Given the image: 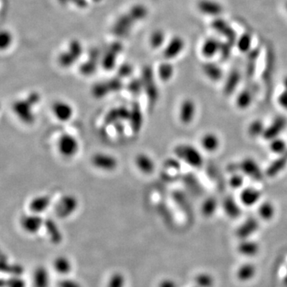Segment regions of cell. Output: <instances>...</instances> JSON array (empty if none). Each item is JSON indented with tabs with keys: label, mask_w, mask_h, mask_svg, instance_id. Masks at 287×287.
I'll return each instance as SVG.
<instances>
[{
	"label": "cell",
	"mask_w": 287,
	"mask_h": 287,
	"mask_svg": "<svg viewBox=\"0 0 287 287\" xmlns=\"http://www.w3.org/2000/svg\"><path fill=\"white\" fill-rule=\"evenodd\" d=\"M185 47L184 39L180 37L173 38L169 44H167L164 51V56L168 60L174 59L181 54Z\"/></svg>",
	"instance_id": "17"
},
{
	"label": "cell",
	"mask_w": 287,
	"mask_h": 287,
	"mask_svg": "<svg viewBox=\"0 0 287 287\" xmlns=\"http://www.w3.org/2000/svg\"><path fill=\"white\" fill-rule=\"evenodd\" d=\"M218 202L214 197H208L203 200L201 205V213L206 218H210L216 214L218 209Z\"/></svg>",
	"instance_id": "31"
},
{
	"label": "cell",
	"mask_w": 287,
	"mask_h": 287,
	"mask_svg": "<svg viewBox=\"0 0 287 287\" xmlns=\"http://www.w3.org/2000/svg\"><path fill=\"white\" fill-rule=\"evenodd\" d=\"M134 164L140 173L145 176L153 175L156 169V163L152 155L146 153H139L135 155Z\"/></svg>",
	"instance_id": "10"
},
{
	"label": "cell",
	"mask_w": 287,
	"mask_h": 287,
	"mask_svg": "<svg viewBox=\"0 0 287 287\" xmlns=\"http://www.w3.org/2000/svg\"><path fill=\"white\" fill-rule=\"evenodd\" d=\"M45 220L41 215L30 213L24 215L20 219V224L24 232L28 235H35L39 233V231L44 227Z\"/></svg>",
	"instance_id": "8"
},
{
	"label": "cell",
	"mask_w": 287,
	"mask_h": 287,
	"mask_svg": "<svg viewBox=\"0 0 287 287\" xmlns=\"http://www.w3.org/2000/svg\"><path fill=\"white\" fill-rule=\"evenodd\" d=\"M260 250V246L257 242L254 240H243L241 241L239 246H238V250L241 255L246 257H254L256 256Z\"/></svg>",
	"instance_id": "24"
},
{
	"label": "cell",
	"mask_w": 287,
	"mask_h": 287,
	"mask_svg": "<svg viewBox=\"0 0 287 287\" xmlns=\"http://www.w3.org/2000/svg\"><path fill=\"white\" fill-rule=\"evenodd\" d=\"M286 164H287V153L279 155V158L270 164L267 170L265 171V173L269 177H274L277 174H279L280 171L283 170L286 167Z\"/></svg>",
	"instance_id": "32"
},
{
	"label": "cell",
	"mask_w": 287,
	"mask_h": 287,
	"mask_svg": "<svg viewBox=\"0 0 287 287\" xmlns=\"http://www.w3.org/2000/svg\"><path fill=\"white\" fill-rule=\"evenodd\" d=\"M59 287H82L80 283L74 279L65 278V279H61L58 283Z\"/></svg>",
	"instance_id": "45"
},
{
	"label": "cell",
	"mask_w": 287,
	"mask_h": 287,
	"mask_svg": "<svg viewBox=\"0 0 287 287\" xmlns=\"http://www.w3.org/2000/svg\"><path fill=\"white\" fill-rule=\"evenodd\" d=\"M44 227H45L48 238L52 243L58 245L63 242V232L61 231L59 224L54 220H52V219L45 220Z\"/></svg>",
	"instance_id": "19"
},
{
	"label": "cell",
	"mask_w": 287,
	"mask_h": 287,
	"mask_svg": "<svg viewBox=\"0 0 287 287\" xmlns=\"http://www.w3.org/2000/svg\"><path fill=\"white\" fill-rule=\"evenodd\" d=\"M34 287H49L50 283V276L46 268L43 265L36 267L32 275Z\"/></svg>",
	"instance_id": "21"
},
{
	"label": "cell",
	"mask_w": 287,
	"mask_h": 287,
	"mask_svg": "<svg viewBox=\"0 0 287 287\" xmlns=\"http://www.w3.org/2000/svg\"><path fill=\"white\" fill-rule=\"evenodd\" d=\"M251 43H252V37L249 33H245L236 40L238 49L242 53H246L250 50Z\"/></svg>",
	"instance_id": "36"
},
{
	"label": "cell",
	"mask_w": 287,
	"mask_h": 287,
	"mask_svg": "<svg viewBox=\"0 0 287 287\" xmlns=\"http://www.w3.org/2000/svg\"><path fill=\"white\" fill-rule=\"evenodd\" d=\"M252 103V93L247 88H245L243 90L241 91L236 97V105L237 108L240 110H248Z\"/></svg>",
	"instance_id": "28"
},
{
	"label": "cell",
	"mask_w": 287,
	"mask_h": 287,
	"mask_svg": "<svg viewBox=\"0 0 287 287\" xmlns=\"http://www.w3.org/2000/svg\"><path fill=\"white\" fill-rule=\"evenodd\" d=\"M80 207L78 197L71 193H66L59 198L54 205V214L57 218L66 220L74 216Z\"/></svg>",
	"instance_id": "3"
},
{
	"label": "cell",
	"mask_w": 287,
	"mask_h": 287,
	"mask_svg": "<svg viewBox=\"0 0 287 287\" xmlns=\"http://www.w3.org/2000/svg\"><path fill=\"white\" fill-rule=\"evenodd\" d=\"M285 283H286V284H287V275H286Z\"/></svg>",
	"instance_id": "47"
},
{
	"label": "cell",
	"mask_w": 287,
	"mask_h": 287,
	"mask_svg": "<svg viewBox=\"0 0 287 287\" xmlns=\"http://www.w3.org/2000/svg\"><path fill=\"white\" fill-rule=\"evenodd\" d=\"M258 216L262 221L269 222L272 221L276 214V208L274 203L270 200L263 201L258 207Z\"/></svg>",
	"instance_id": "23"
},
{
	"label": "cell",
	"mask_w": 287,
	"mask_h": 287,
	"mask_svg": "<svg viewBox=\"0 0 287 287\" xmlns=\"http://www.w3.org/2000/svg\"><path fill=\"white\" fill-rule=\"evenodd\" d=\"M259 228V222L257 219L250 217L240 225L236 231V235L241 240H247L256 233Z\"/></svg>",
	"instance_id": "16"
},
{
	"label": "cell",
	"mask_w": 287,
	"mask_h": 287,
	"mask_svg": "<svg viewBox=\"0 0 287 287\" xmlns=\"http://www.w3.org/2000/svg\"><path fill=\"white\" fill-rule=\"evenodd\" d=\"M245 184V176L240 172L235 173L229 178V186L233 189L243 188Z\"/></svg>",
	"instance_id": "39"
},
{
	"label": "cell",
	"mask_w": 287,
	"mask_h": 287,
	"mask_svg": "<svg viewBox=\"0 0 287 287\" xmlns=\"http://www.w3.org/2000/svg\"><path fill=\"white\" fill-rule=\"evenodd\" d=\"M51 204L52 199L49 195H38L36 197H33L29 202L28 208L30 210L29 212L42 215L49 209Z\"/></svg>",
	"instance_id": "15"
},
{
	"label": "cell",
	"mask_w": 287,
	"mask_h": 287,
	"mask_svg": "<svg viewBox=\"0 0 287 287\" xmlns=\"http://www.w3.org/2000/svg\"><path fill=\"white\" fill-rule=\"evenodd\" d=\"M212 28L216 30V32L227 38L230 43L237 40L235 30L224 20H222L220 17L217 18L212 22Z\"/></svg>",
	"instance_id": "20"
},
{
	"label": "cell",
	"mask_w": 287,
	"mask_h": 287,
	"mask_svg": "<svg viewBox=\"0 0 287 287\" xmlns=\"http://www.w3.org/2000/svg\"><path fill=\"white\" fill-rule=\"evenodd\" d=\"M133 110L130 111L129 122L131 125L133 132H138L143 125V113L139 107H133Z\"/></svg>",
	"instance_id": "30"
},
{
	"label": "cell",
	"mask_w": 287,
	"mask_h": 287,
	"mask_svg": "<svg viewBox=\"0 0 287 287\" xmlns=\"http://www.w3.org/2000/svg\"><path fill=\"white\" fill-rule=\"evenodd\" d=\"M197 287V286H196V287Z\"/></svg>",
	"instance_id": "49"
},
{
	"label": "cell",
	"mask_w": 287,
	"mask_h": 287,
	"mask_svg": "<svg viewBox=\"0 0 287 287\" xmlns=\"http://www.w3.org/2000/svg\"><path fill=\"white\" fill-rule=\"evenodd\" d=\"M158 76L163 82H169L175 74V69L170 63H163L158 69Z\"/></svg>",
	"instance_id": "35"
},
{
	"label": "cell",
	"mask_w": 287,
	"mask_h": 287,
	"mask_svg": "<svg viewBox=\"0 0 287 287\" xmlns=\"http://www.w3.org/2000/svg\"><path fill=\"white\" fill-rule=\"evenodd\" d=\"M164 33L161 30H158L153 33L150 38V44L154 48L160 47L164 44Z\"/></svg>",
	"instance_id": "44"
},
{
	"label": "cell",
	"mask_w": 287,
	"mask_h": 287,
	"mask_svg": "<svg viewBox=\"0 0 287 287\" xmlns=\"http://www.w3.org/2000/svg\"><path fill=\"white\" fill-rule=\"evenodd\" d=\"M173 153L177 160L193 169H201L204 164L202 150L188 143H180L176 145Z\"/></svg>",
	"instance_id": "1"
},
{
	"label": "cell",
	"mask_w": 287,
	"mask_h": 287,
	"mask_svg": "<svg viewBox=\"0 0 287 287\" xmlns=\"http://www.w3.org/2000/svg\"><path fill=\"white\" fill-rule=\"evenodd\" d=\"M262 192L255 187L243 188L240 193V203L244 207H251L261 202Z\"/></svg>",
	"instance_id": "11"
},
{
	"label": "cell",
	"mask_w": 287,
	"mask_h": 287,
	"mask_svg": "<svg viewBox=\"0 0 287 287\" xmlns=\"http://www.w3.org/2000/svg\"><path fill=\"white\" fill-rule=\"evenodd\" d=\"M111 92L110 88L109 87L108 84L102 83V84L95 85V87L93 88V94L97 98H103L106 97L107 93Z\"/></svg>",
	"instance_id": "43"
},
{
	"label": "cell",
	"mask_w": 287,
	"mask_h": 287,
	"mask_svg": "<svg viewBox=\"0 0 287 287\" xmlns=\"http://www.w3.org/2000/svg\"><path fill=\"white\" fill-rule=\"evenodd\" d=\"M195 282L198 287H212L214 286L213 278L211 274L207 273L197 274Z\"/></svg>",
	"instance_id": "38"
},
{
	"label": "cell",
	"mask_w": 287,
	"mask_h": 287,
	"mask_svg": "<svg viewBox=\"0 0 287 287\" xmlns=\"http://www.w3.org/2000/svg\"><path fill=\"white\" fill-rule=\"evenodd\" d=\"M40 96L33 93L24 99L18 100L14 103L13 109L15 116L25 125H32L36 120L35 106L39 103Z\"/></svg>",
	"instance_id": "2"
},
{
	"label": "cell",
	"mask_w": 287,
	"mask_h": 287,
	"mask_svg": "<svg viewBox=\"0 0 287 287\" xmlns=\"http://www.w3.org/2000/svg\"><path fill=\"white\" fill-rule=\"evenodd\" d=\"M198 113L197 102L192 98H184L178 109V118L182 125L189 126L194 122Z\"/></svg>",
	"instance_id": "6"
},
{
	"label": "cell",
	"mask_w": 287,
	"mask_h": 287,
	"mask_svg": "<svg viewBox=\"0 0 287 287\" xmlns=\"http://www.w3.org/2000/svg\"><path fill=\"white\" fill-rule=\"evenodd\" d=\"M269 142V149L273 154L280 155L287 153V142L280 136L270 140Z\"/></svg>",
	"instance_id": "34"
},
{
	"label": "cell",
	"mask_w": 287,
	"mask_h": 287,
	"mask_svg": "<svg viewBox=\"0 0 287 287\" xmlns=\"http://www.w3.org/2000/svg\"><path fill=\"white\" fill-rule=\"evenodd\" d=\"M90 164L97 170L102 173H113L119 168L118 158L113 154L106 152H97L90 158Z\"/></svg>",
	"instance_id": "5"
},
{
	"label": "cell",
	"mask_w": 287,
	"mask_h": 287,
	"mask_svg": "<svg viewBox=\"0 0 287 287\" xmlns=\"http://www.w3.org/2000/svg\"><path fill=\"white\" fill-rule=\"evenodd\" d=\"M277 102L281 108L287 112V75L283 80V91L279 93Z\"/></svg>",
	"instance_id": "42"
},
{
	"label": "cell",
	"mask_w": 287,
	"mask_h": 287,
	"mask_svg": "<svg viewBox=\"0 0 287 287\" xmlns=\"http://www.w3.org/2000/svg\"><path fill=\"white\" fill-rule=\"evenodd\" d=\"M285 7H286V10H287V1H286V2H285Z\"/></svg>",
	"instance_id": "48"
},
{
	"label": "cell",
	"mask_w": 287,
	"mask_h": 287,
	"mask_svg": "<svg viewBox=\"0 0 287 287\" xmlns=\"http://www.w3.org/2000/svg\"><path fill=\"white\" fill-rule=\"evenodd\" d=\"M245 177H249L254 179H262V171L256 160L253 158L243 159L239 164V171Z\"/></svg>",
	"instance_id": "12"
},
{
	"label": "cell",
	"mask_w": 287,
	"mask_h": 287,
	"mask_svg": "<svg viewBox=\"0 0 287 287\" xmlns=\"http://www.w3.org/2000/svg\"><path fill=\"white\" fill-rule=\"evenodd\" d=\"M240 74L239 72H231V74L228 76L226 84H225V90L227 93H232L235 88H237L238 85L240 83Z\"/></svg>",
	"instance_id": "37"
},
{
	"label": "cell",
	"mask_w": 287,
	"mask_h": 287,
	"mask_svg": "<svg viewBox=\"0 0 287 287\" xmlns=\"http://www.w3.org/2000/svg\"><path fill=\"white\" fill-rule=\"evenodd\" d=\"M158 287H177V284L175 281L164 279L160 282Z\"/></svg>",
	"instance_id": "46"
},
{
	"label": "cell",
	"mask_w": 287,
	"mask_h": 287,
	"mask_svg": "<svg viewBox=\"0 0 287 287\" xmlns=\"http://www.w3.org/2000/svg\"><path fill=\"white\" fill-rule=\"evenodd\" d=\"M126 279L121 273H115L109 279L107 287H125Z\"/></svg>",
	"instance_id": "41"
},
{
	"label": "cell",
	"mask_w": 287,
	"mask_h": 287,
	"mask_svg": "<svg viewBox=\"0 0 287 287\" xmlns=\"http://www.w3.org/2000/svg\"><path fill=\"white\" fill-rule=\"evenodd\" d=\"M199 145L201 150L206 154H216L221 149L222 140L216 132L208 131L202 134L199 139Z\"/></svg>",
	"instance_id": "9"
},
{
	"label": "cell",
	"mask_w": 287,
	"mask_h": 287,
	"mask_svg": "<svg viewBox=\"0 0 287 287\" xmlns=\"http://www.w3.org/2000/svg\"><path fill=\"white\" fill-rule=\"evenodd\" d=\"M222 43L215 38H208L203 42L201 46V54L206 59H212L221 53Z\"/></svg>",
	"instance_id": "18"
},
{
	"label": "cell",
	"mask_w": 287,
	"mask_h": 287,
	"mask_svg": "<svg viewBox=\"0 0 287 287\" xmlns=\"http://www.w3.org/2000/svg\"><path fill=\"white\" fill-rule=\"evenodd\" d=\"M238 203L236 199L232 197H226L224 200L222 201V207L223 212L228 216L229 218L237 219L241 216L242 210L241 204Z\"/></svg>",
	"instance_id": "22"
},
{
	"label": "cell",
	"mask_w": 287,
	"mask_h": 287,
	"mask_svg": "<svg viewBox=\"0 0 287 287\" xmlns=\"http://www.w3.org/2000/svg\"><path fill=\"white\" fill-rule=\"evenodd\" d=\"M130 111L127 108L125 107H120V108H114V110L110 111L106 117V121L108 123L110 122H121L123 120L129 121L130 117Z\"/></svg>",
	"instance_id": "29"
},
{
	"label": "cell",
	"mask_w": 287,
	"mask_h": 287,
	"mask_svg": "<svg viewBox=\"0 0 287 287\" xmlns=\"http://www.w3.org/2000/svg\"><path fill=\"white\" fill-rule=\"evenodd\" d=\"M58 154L65 159H72L78 155L81 149L80 141L77 136L69 132L61 134L57 140Z\"/></svg>",
	"instance_id": "4"
},
{
	"label": "cell",
	"mask_w": 287,
	"mask_h": 287,
	"mask_svg": "<svg viewBox=\"0 0 287 287\" xmlns=\"http://www.w3.org/2000/svg\"><path fill=\"white\" fill-rule=\"evenodd\" d=\"M51 112L57 121L66 123L73 119L75 114V110L70 102L59 99L52 104Z\"/></svg>",
	"instance_id": "7"
},
{
	"label": "cell",
	"mask_w": 287,
	"mask_h": 287,
	"mask_svg": "<svg viewBox=\"0 0 287 287\" xmlns=\"http://www.w3.org/2000/svg\"><path fill=\"white\" fill-rule=\"evenodd\" d=\"M197 8L199 12L211 17L219 18L223 12V7L216 0H199Z\"/></svg>",
	"instance_id": "14"
},
{
	"label": "cell",
	"mask_w": 287,
	"mask_h": 287,
	"mask_svg": "<svg viewBox=\"0 0 287 287\" xmlns=\"http://www.w3.org/2000/svg\"><path fill=\"white\" fill-rule=\"evenodd\" d=\"M53 267L55 272L61 275H67L73 270L72 262L66 256H59L54 259Z\"/></svg>",
	"instance_id": "26"
},
{
	"label": "cell",
	"mask_w": 287,
	"mask_h": 287,
	"mask_svg": "<svg viewBox=\"0 0 287 287\" xmlns=\"http://www.w3.org/2000/svg\"><path fill=\"white\" fill-rule=\"evenodd\" d=\"M266 125L264 123L262 120H254L250 122L247 128V133L251 138H257L264 135Z\"/></svg>",
	"instance_id": "33"
},
{
	"label": "cell",
	"mask_w": 287,
	"mask_h": 287,
	"mask_svg": "<svg viewBox=\"0 0 287 287\" xmlns=\"http://www.w3.org/2000/svg\"><path fill=\"white\" fill-rule=\"evenodd\" d=\"M203 72L206 78L212 82H219L223 77V71L220 66L214 63H207L203 66Z\"/></svg>",
	"instance_id": "25"
},
{
	"label": "cell",
	"mask_w": 287,
	"mask_h": 287,
	"mask_svg": "<svg viewBox=\"0 0 287 287\" xmlns=\"http://www.w3.org/2000/svg\"><path fill=\"white\" fill-rule=\"evenodd\" d=\"M13 42V36L8 30L0 31V50H5L11 46Z\"/></svg>",
	"instance_id": "40"
},
{
	"label": "cell",
	"mask_w": 287,
	"mask_h": 287,
	"mask_svg": "<svg viewBox=\"0 0 287 287\" xmlns=\"http://www.w3.org/2000/svg\"><path fill=\"white\" fill-rule=\"evenodd\" d=\"M287 126V121L285 117L281 116L275 117L270 125L265 126L263 136L265 140H268V141L279 137V135L285 130Z\"/></svg>",
	"instance_id": "13"
},
{
	"label": "cell",
	"mask_w": 287,
	"mask_h": 287,
	"mask_svg": "<svg viewBox=\"0 0 287 287\" xmlns=\"http://www.w3.org/2000/svg\"><path fill=\"white\" fill-rule=\"evenodd\" d=\"M256 267L252 264H245L240 265L236 272V276L241 282H248L255 276Z\"/></svg>",
	"instance_id": "27"
}]
</instances>
